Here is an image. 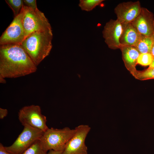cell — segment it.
I'll return each instance as SVG.
<instances>
[{
    "mask_svg": "<svg viewBox=\"0 0 154 154\" xmlns=\"http://www.w3.org/2000/svg\"><path fill=\"white\" fill-rule=\"evenodd\" d=\"M154 57L150 53H140L138 58L137 63L143 66H149Z\"/></svg>",
    "mask_w": 154,
    "mask_h": 154,
    "instance_id": "19",
    "label": "cell"
},
{
    "mask_svg": "<svg viewBox=\"0 0 154 154\" xmlns=\"http://www.w3.org/2000/svg\"><path fill=\"white\" fill-rule=\"evenodd\" d=\"M37 69L21 44L0 45V77L17 78L33 73Z\"/></svg>",
    "mask_w": 154,
    "mask_h": 154,
    "instance_id": "1",
    "label": "cell"
},
{
    "mask_svg": "<svg viewBox=\"0 0 154 154\" xmlns=\"http://www.w3.org/2000/svg\"><path fill=\"white\" fill-rule=\"evenodd\" d=\"M136 79L141 80L154 79V67H149L142 71L136 70L131 74Z\"/></svg>",
    "mask_w": 154,
    "mask_h": 154,
    "instance_id": "15",
    "label": "cell"
},
{
    "mask_svg": "<svg viewBox=\"0 0 154 154\" xmlns=\"http://www.w3.org/2000/svg\"><path fill=\"white\" fill-rule=\"evenodd\" d=\"M142 8L139 1H128L119 4L114 11L117 19L125 24L132 22L139 14Z\"/></svg>",
    "mask_w": 154,
    "mask_h": 154,
    "instance_id": "10",
    "label": "cell"
},
{
    "mask_svg": "<svg viewBox=\"0 0 154 154\" xmlns=\"http://www.w3.org/2000/svg\"><path fill=\"white\" fill-rule=\"evenodd\" d=\"M22 154H48L42 147L39 139L35 141Z\"/></svg>",
    "mask_w": 154,
    "mask_h": 154,
    "instance_id": "17",
    "label": "cell"
},
{
    "mask_svg": "<svg viewBox=\"0 0 154 154\" xmlns=\"http://www.w3.org/2000/svg\"><path fill=\"white\" fill-rule=\"evenodd\" d=\"M23 9V23L25 38L35 32L52 29L48 19L38 9L34 10L24 5Z\"/></svg>",
    "mask_w": 154,
    "mask_h": 154,
    "instance_id": "4",
    "label": "cell"
},
{
    "mask_svg": "<svg viewBox=\"0 0 154 154\" xmlns=\"http://www.w3.org/2000/svg\"><path fill=\"white\" fill-rule=\"evenodd\" d=\"M8 110L5 109L0 108V119H3L8 114Z\"/></svg>",
    "mask_w": 154,
    "mask_h": 154,
    "instance_id": "21",
    "label": "cell"
},
{
    "mask_svg": "<svg viewBox=\"0 0 154 154\" xmlns=\"http://www.w3.org/2000/svg\"><path fill=\"white\" fill-rule=\"evenodd\" d=\"M0 154H11L6 150L5 147L1 143H0Z\"/></svg>",
    "mask_w": 154,
    "mask_h": 154,
    "instance_id": "22",
    "label": "cell"
},
{
    "mask_svg": "<svg viewBox=\"0 0 154 154\" xmlns=\"http://www.w3.org/2000/svg\"><path fill=\"white\" fill-rule=\"evenodd\" d=\"M149 67H154V58L152 63L149 66Z\"/></svg>",
    "mask_w": 154,
    "mask_h": 154,
    "instance_id": "26",
    "label": "cell"
},
{
    "mask_svg": "<svg viewBox=\"0 0 154 154\" xmlns=\"http://www.w3.org/2000/svg\"><path fill=\"white\" fill-rule=\"evenodd\" d=\"M123 25V31L120 39L121 46H135L141 35L138 32L131 23Z\"/></svg>",
    "mask_w": 154,
    "mask_h": 154,
    "instance_id": "13",
    "label": "cell"
},
{
    "mask_svg": "<svg viewBox=\"0 0 154 154\" xmlns=\"http://www.w3.org/2000/svg\"><path fill=\"white\" fill-rule=\"evenodd\" d=\"M154 57V43L151 49L150 53Z\"/></svg>",
    "mask_w": 154,
    "mask_h": 154,
    "instance_id": "24",
    "label": "cell"
},
{
    "mask_svg": "<svg viewBox=\"0 0 154 154\" xmlns=\"http://www.w3.org/2000/svg\"><path fill=\"white\" fill-rule=\"evenodd\" d=\"M63 151H57L50 150L48 152V154H62Z\"/></svg>",
    "mask_w": 154,
    "mask_h": 154,
    "instance_id": "23",
    "label": "cell"
},
{
    "mask_svg": "<svg viewBox=\"0 0 154 154\" xmlns=\"http://www.w3.org/2000/svg\"><path fill=\"white\" fill-rule=\"evenodd\" d=\"M75 132V129L68 127L61 129L48 128L44 132L39 140L43 149L47 152L50 150L63 151Z\"/></svg>",
    "mask_w": 154,
    "mask_h": 154,
    "instance_id": "3",
    "label": "cell"
},
{
    "mask_svg": "<svg viewBox=\"0 0 154 154\" xmlns=\"http://www.w3.org/2000/svg\"><path fill=\"white\" fill-rule=\"evenodd\" d=\"M21 133L11 145L5 147L6 150L11 154H22L35 141L39 139L44 131L39 129L25 125Z\"/></svg>",
    "mask_w": 154,
    "mask_h": 154,
    "instance_id": "5",
    "label": "cell"
},
{
    "mask_svg": "<svg viewBox=\"0 0 154 154\" xmlns=\"http://www.w3.org/2000/svg\"><path fill=\"white\" fill-rule=\"evenodd\" d=\"M154 43V36L147 37L141 35L135 46L140 53H150Z\"/></svg>",
    "mask_w": 154,
    "mask_h": 154,
    "instance_id": "14",
    "label": "cell"
},
{
    "mask_svg": "<svg viewBox=\"0 0 154 154\" xmlns=\"http://www.w3.org/2000/svg\"><path fill=\"white\" fill-rule=\"evenodd\" d=\"M23 7L20 13L15 17L12 21L1 36L0 45L11 44H21L25 38L23 23Z\"/></svg>",
    "mask_w": 154,
    "mask_h": 154,
    "instance_id": "7",
    "label": "cell"
},
{
    "mask_svg": "<svg viewBox=\"0 0 154 154\" xmlns=\"http://www.w3.org/2000/svg\"><path fill=\"white\" fill-rule=\"evenodd\" d=\"M25 5L34 10H37V8L36 0H24Z\"/></svg>",
    "mask_w": 154,
    "mask_h": 154,
    "instance_id": "20",
    "label": "cell"
},
{
    "mask_svg": "<svg viewBox=\"0 0 154 154\" xmlns=\"http://www.w3.org/2000/svg\"><path fill=\"white\" fill-rule=\"evenodd\" d=\"M123 29V25L117 19H111L106 24L102 33L105 42L109 48L114 50L120 49V39Z\"/></svg>",
    "mask_w": 154,
    "mask_h": 154,
    "instance_id": "9",
    "label": "cell"
},
{
    "mask_svg": "<svg viewBox=\"0 0 154 154\" xmlns=\"http://www.w3.org/2000/svg\"><path fill=\"white\" fill-rule=\"evenodd\" d=\"M5 78H4L2 77H0V82L1 83H5L6 82V80H5Z\"/></svg>",
    "mask_w": 154,
    "mask_h": 154,
    "instance_id": "25",
    "label": "cell"
},
{
    "mask_svg": "<svg viewBox=\"0 0 154 154\" xmlns=\"http://www.w3.org/2000/svg\"><path fill=\"white\" fill-rule=\"evenodd\" d=\"M5 1L12 10L15 17L20 13L24 5L23 1L22 0H6Z\"/></svg>",
    "mask_w": 154,
    "mask_h": 154,
    "instance_id": "18",
    "label": "cell"
},
{
    "mask_svg": "<svg viewBox=\"0 0 154 154\" xmlns=\"http://www.w3.org/2000/svg\"><path fill=\"white\" fill-rule=\"evenodd\" d=\"M18 119L23 126L28 125L44 132L48 127L46 124V117L41 113L40 107L31 105L25 106L18 112Z\"/></svg>",
    "mask_w": 154,
    "mask_h": 154,
    "instance_id": "6",
    "label": "cell"
},
{
    "mask_svg": "<svg viewBox=\"0 0 154 154\" xmlns=\"http://www.w3.org/2000/svg\"><path fill=\"white\" fill-rule=\"evenodd\" d=\"M104 1L103 0H80L78 5L82 10L90 11L100 5Z\"/></svg>",
    "mask_w": 154,
    "mask_h": 154,
    "instance_id": "16",
    "label": "cell"
},
{
    "mask_svg": "<svg viewBox=\"0 0 154 154\" xmlns=\"http://www.w3.org/2000/svg\"><path fill=\"white\" fill-rule=\"evenodd\" d=\"M52 29L33 33L27 37L21 45L37 66L49 54L52 47Z\"/></svg>",
    "mask_w": 154,
    "mask_h": 154,
    "instance_id": "2",
    "label": "cell"
},
{
    "mask_svg": "<svg viewBox=\"0 0 154 154\" xmlns=\"http://www.w3.org/2000/svg\"><path fill=\"white\" fill-rule=\"evenodd\" d=\"M120 49L121 51L122 59L125 66L132 74L137 70L136 66L140 53L134 46H121Z\"/></svg>",
    "mask_w": 154,
    "mask_h": 154,
    "instance_id": "12",
    "label": "cell"
},
{
    "mask_svg": "<svg viewBox=\"0 0 154 154\" xmlns=\"http://www.w3.org/2000/svg\"><path fill=\"white\" fill-rule=\"evenodd\" d=\"M74 129V134L67 143L62 154H88L85 140L90 127L88 125H81Z\"/></svg>",
    "mask_w": 154,
    "mask_h": 154,
    "instance_id": "8",
    "label": "cell"
},
{
    "mask_svg": "<svg viewBox=\"0 0 154 154\" xmlns=\"http://www.w3.org/2000/svg\"><path fill=\"white\" fill-rule=\"evenodd\" d=\"M131 23L141 35L154 36V15L147 8L142 7L139 15Z\"/></svg>",
    "mask_w": 154,
    "mask_h": 154,
    "instance_id": "11",
    "label": "cell"
}]
</instances>
